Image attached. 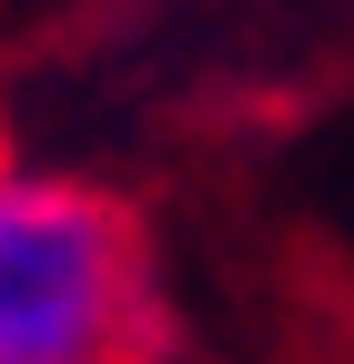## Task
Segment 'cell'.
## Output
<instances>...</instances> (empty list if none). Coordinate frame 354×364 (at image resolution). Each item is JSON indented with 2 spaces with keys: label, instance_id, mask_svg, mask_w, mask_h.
Segmentation results:
<instances>
[{
  "label": "cell",
  "instance_id": "1",
  "mask_svg": "<svg viewBox=\"0 0 354 364\" xmlns=\"http://www.w3.org/2000/svg\"><path fill=\"white\" fill-rule=\"evenodd\" d=\"M162 294L112 193L0 152V364H152Z\"/></svg>",
  "mask_w": 354,
  "mask_h": 364
}]
</instances>
